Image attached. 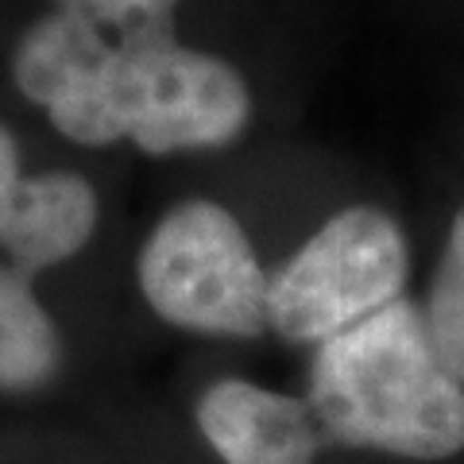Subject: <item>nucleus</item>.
I'll return each mask as SVG.
<instances>
[{
  "mask_svg": "<svg viewBox=\"0 0 464 464\" xmlns=\"http://www.w3.org/2000/svg\"><path fill=\"white\" fill-rule=\"evenodd\" d=\"M97 221L101 198L78 170L27 174L12 209L0 221V252L16 275L35 279L90 248Z\"/></svg>",
  "mask_w": 464,
  "mask_h": 464,
  "instance_id": "423d86ee",
  "label": "nucleus"
},
{
  "mask_svg": "<svg viewBox=\"0 0 464 464\" xmlns=\"http://www.w3.org/2000/svg\"><path fill=\"white\" fill-rule=\"evenodd\" d=\"M194 422L225 464H314L325 441L310 399L244 375L201 387Z\"/></svg>",
  "mask_w": 464,
  "mask_h": 464,
  "instance_id": "39448f33",
  "label": "nucleus"
},
{
  "mask_svg": "<svg viewBox=\"0 0 464 464\" xmlns=\"http://www.w3.org/2000/svg\"><path fill=\"white\" fill-rule=\"evenodd\" d=\"M24 179H27V174H24L20 143H16V136H12L5 124H0V221H5V213L12 209V201H16Z\"/></svg>",
  "mask_w": 464,
  "mask_h": 464,
  "instance_id": "9b49d317",
  "label": "nucleus"
},
{
  "mask_svg": "<svg viewBox=\"0 0 464 464\" xmlns=\"http://www.w3.org/2000/svg\"><path fill=\"white\" fill-rule=\"evenodd\" d=\"M63 364L54 317L35 298L32 279L16 275L5 306H0V391L27 395L54 380Z\"/></svg>",
  "mask_w": 464,
  "mask_h": 464,
  "instance_id": "6e6552de",
  "label": "nucleus"
},
{
  "mask_svg": "<svg viewBox=\"0 0 464 464\" xmlns=\"http://www.w3.org/2000/svg\"><path fill=\"white\" fill-rule=\"evenodd\" d=\"M411 248L380 206H344L271 271V333L290 344H325L406 298Z\"/></svg>",
  "mask_w": 464,
  "mask_h": 464,
  "instance_id": "7ed1b4c3",
  "label": "nucleus"
},
{
  "mask_svg": "<svg viewBox=\"0 0 464 464\" xmlns=\"http://www.w3.org/2000/svg\"><path fill=\"white\" fill-rule=\"evenodd\" d=\"M422 314L441 360L464 383V206L453 213V225H449L441 259L433 267Z\"/></svg>",
  "mask_w": 464,
  "mask_h": 464,
  "instance_id": "1a4fd4ad",
  "label": "nucleus"
},
{
  "mask_svg": "<svg viewBox=\"0 0 464 464\" xmlns=\"http://www.w3.org/2000/svg\"><path fill=\"white\" fill-rule=\"evenodd\" d=\"M12 283H16V271H12L8 264H0V306H5V298H8Z\"/></svg>",
  "mask_w": 464,
  "mask_h": 464,
  "instance_id": "f8f14e48",
  "label": "nucleus"
},
{
  "mask_svg": "<svg viewBox=\"0 0 464 464\" xmlns=\"http://www.w3.org/2000/svg\"><path fill=\"white\" fill-rule=\"evenodd\" d=\"M136 286L170 329L217 341L271 333V271L240 217L213 198L170 206L136 252Z\"/></svg>",
  "mask_w": 464,
  "mask_h": 464,
  "instance_id": "f03ea898",
  "label": "nucleus"
},
{
  "mask_svg": "<svg viewBox=\"0 0 464 464\" xmlns=\"http://www.w3.org/2000/svg\"><path fill=\"white\" fill-rule=\"evenodd\" d=\"M306 399L325 438L348 449L406 460H449L464 449V383L411 298L317 344Z\"/></svg>",
  "mask_w": 464,
  "mask_h": 464,
  "instance_id": "f257e3e1",
  "label": "nucleus"
},
{
  "mask_svg": "<svg viewBox=\"0 0 464 464\" xmlns=\"http://www.w3.org/2000/svg\"><path fill=\"white\" fill-rule=\"evenodd\" d=\"M112 47L116 35L101 32L97 24L66 8H54L20 35L16 51H12V85L47 116L105 66Z\"/></svg>",
  "mask_w": 464,
  "mask_h": 464,
  "instance_id": "0eeeda50",
  "label": "nucleus"
},
{
  "mask_svg": "<svg viewBox=\"0 0 464 464\" xmlns=\"http://www.w3.org/2000/svg\"><path fill=\"white\" fill-rule=\"evenodd\" d=\"M128 143L143 155H198L232 148L252 124V90L228 58L167 32L121 39Z\"/></svg>",
  "mask_w": 464,
  "mask_h": 464,
  "instance_id": "20e7f679",
  "label": "nucleus"
},
{
  "mask_svg": "<svg viewBox=\"0 0 464 464\" xmlns=\"http://www.w3.org/2000/svg\"><path fill=\"white\" fill-rule=\"evenodd\" d=\"M182 0H58V8L97 24L116 39L140 32H167Z\"/></svg>",
  "mask_w": 464,
  "mask_h": 464,
  "instance_id": "9d476101",
  "label": "nucleus"
}]
</instances>
